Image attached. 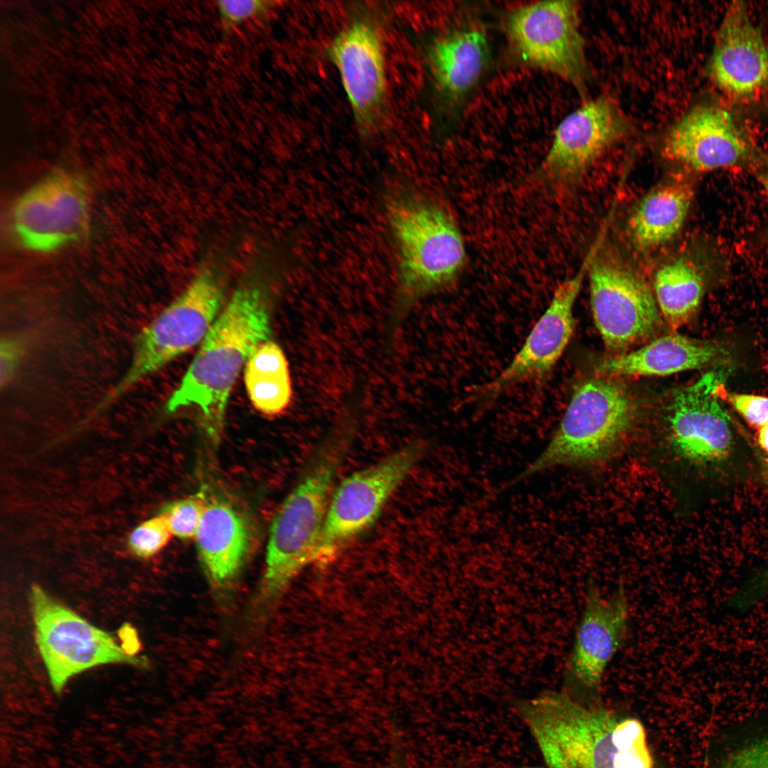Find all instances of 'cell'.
Instances as JSON below:
<instances>
[{
    "instance_id": "obj_1",
    "label": "cell",
    "mask_w": 768,
    "mask_h": 768,
    "mask_svg": "<svg viewBox=\"0 0 768 768\" xmlns=\"http://www.w3.org/2000/svg\"><path fill=\"white\" fill-rule=\"evenodd\" d=\"M515 707L548 768H656L643 724L566 692Z\"/></svg>"
},
{
    "instance_id": "obj_2",
    "label": "cell",
    "mask_w": 768,
    "mask_h": 768,
    "mask_svg": "<svg viewBox=\"0 0 768 768\" xmlns=\"http://www.w3.org/2000/svg\"><path fill=\"white\" fill-rule=\"evenodd\" d=\"M270 332L262 292L250 285L239 287L213 323L180 384L167 400L166 412L198 407L207 433L217 439L239 373L257 346L269 340Z\"/></svg>"
},
{
    "instance_id": "obj_3",
    "label": "cell",
    "mask_w": 768,
    "mask_h": 768,
    "mask_svg": "<svg viewBox=\"0 0 768 768\" xmlns=\"http://www.w3.org/2000/svg\"><path fill=\"white\" fill-rule=\"evenodd\" d=\"M348 444L339 437L324 445L276 513L264 573L250 608L255 623L266 619L293 578L315 562L330 491Z\"/></svg>"
},
{
    "instance_id": "obj_4",
    "label": "cell",
    "mask_w": 768,
    "mask_h": 768,
    "mask_svg": "<svg viewBox=\"0 0 768 768\" xmlns=\"http://www.w3.org/2000/svg\"><path fill=\"white\" fill-rule=\"evenodd\" d=\"M635 415L634 401L620 383L604 378L580 383L548 445L503 489L551 467L607 458L631 426Z\"/></svg>"
},
{
    "instance_id": "obj_5",
    "label": "cell",
    "mask_w": 768,
    "mask_h": 768,
    "mask_svg": "<svg viewBox=\"0 0 768 768\" xmlns=\"http://www.w3.org/2000/svg\"><path fill=\"white\" fill-rule=\"evenodd\" d=\"M386 206L405 297L415 299L452 284L465 264L466 252L449 213L405 191L393 194Z\"/></svg>"
},
{
    "instance_id": "obj_6",
    "label": "cell",
    "mask_w": 768,
    "mask_h": 768,
    "mask_svg": "<svg viewBox=\"0 0 768 768\" xmlns=\"http://www.w3.org/2000/svg\"><path fill=\"white\" fill-rule=\"evenodd\" d=\"M223 300L210 273L196 277L186 288L137 334L129 367L92 410L102 412L139 380L202 342Z\"/></svg>"
},
{
    "instance_id": "obj_7",
    "label": "cell",
    "mask_w": 768,
    "mask_h": 768,
    "mask_svg": "<svg viewBox=\"0 0 768 768\" xmlns=\"http://www.w3.org/2000/svg\"><path fill=\"white\" fill-rule=\"evenodd\" d=\"M602 239L587 270L590 302L604 344L616 355L654 336L662 316L646 280L618 252L602 248Z\"/></svg>"
},
{
    "instance_id": "obj_8",
    "label": "cell",
    "mask_w": 768,
    "mask_h": 768,
    "mask_svg": "<svg viewBox=\"0 0 768 768\" xmlns=\"http://www.w3.org/2000/svg\"><path fill=\"white\" fill-rule=\"evenodd\" d=\"M36 641L53 690L73 676L107 663L146 667L143 658L120 646L109 633L53 598L41 587L31 590Z\"/></svg>"
},
{
    "instance_id": "obj_9",
    "label": "cell",
    "mask_w": 768,
    "mask_h": 768,
    "mask_svg": "<svg viewBox=\"0 0 768 768\" xmlns=\"http://www.w3.org/2000/svg\"><path fill=\"white\" fill-rule=\"evenodd\" d=\"M426 449L425 442L415 441L352 473L337 486L329 501L315 562H329L375 523Z\"/></svg>"
},
{
    "instance_id": "obj_10",
    "label": "cell",
    "mask_w": 768,
    "mask_h": 768,
    "mask_svg": "<svg viewBox=\"0 0 768 768\" xmlns=\"http://www.w3.org/2000/svg\"><path fill=\"white\" fill-rule=\"evenodd\" d=\"M575 1H544L508 12L509 51L518 63L555 74L583 90L590 78Z\"/></svg>"
},
{
    "instance_id": "obj_11",
    "label": "cell",
    "mask_w": 768,
    "mask_h": 768,
    "mask_svg": "<svg viewBox=\"0 0 768 768\" xmlns=\"http://www.w3.org/2000/svg\"><path fill=\"white\" fill-rule=\"evenodd\" d=\"M663 156L694 172L742 167L757 173L767 161L722 107L697 105L667 131Z\"/></svg>"
},
{
    "instance_id": "obj_12",
    "label": "cell",
    "mask_w": 768,
    "mask_h": 768,
    "mask_svg": "<svg viewBox=\"0 0 768 768\" xmlns=\"http://www.w3.org/2000/svg\"><path fill=\"white\" fill-rule=\"evenodd\" d=\"M592 246L578 271L558 286L548 307L511 362L494 379L475 388L473 398L489 402L517 384H541L546 380L572 336L573 306L595 250Z\"/></svg>"
},
{
    "instance_id": "obj_13",
    "label": "cell",
    "mask_w": 768,
    "mask_h": 768,
    "mask_svg": "<svg viewBox=\"0 0 768 768\" xmlns=\"http://www.w3.org/2000/svg\"><path fill=\"white\" fill-rule=\"evenodd\" d=\"M88 201L82 181L57 172L25 192L13 210V227L28 249L55 250L82 238L89 222Z\"/></svg>"
},
{
    "instance_id": "obj_14",
    "label": "cell",
    "mask_w": 768,
    "mask_h": 768,
    "mask_svg": "<svg viewBox=\"0 0 768 768\" xmlns=\"http://www.w3.org/2000/svg\"><path fill=\"white\" fill-rule=\"evenodd\" d=\"M629 607L623 586L609 597L590 586L574 646L565 673V692L586 703H597L607 664L625 641Z\"/></svg>"
},
{
    "instance_id": "obj_15",
    "label": "cell",
    "mask_w": 768,
    "mask_h": 768,
    "mask_svg": "<svg viewBox=\"0 0 768 768\" xmlns=\"http://www.w3.org/2000/svg\"><path fill=\"white\" fill-rule=\"evenodd\" d=\"M721 370L708 372L678 389L670 405L672 447L678 455L694 463L721 461L732 447L729 417L718 400L725 375Z\"/></svg>"
},
{
    "instance_id": "obj_16",
    "label": "cell",
    "mask_w": 768,
    "mask_h": 768,
    "mask_svg": "<svg viewBox=\"0 0 768 768\" xmlns=\"http://www.w3.org/2000/svg\"><path fill=\"white\" fill-rule=\"evenodd\" d=\"M631 129V122L613 100L598 97L558 124L538 172L553 181L574 178Z\"/></svg>"
},
{
    "instance_id": "obj_17",
    "label": "cell",
    "mask_w": 768,
    "mask_h": 768,
    "mask_svg": "<svg viewBox=\"0 0 768 768\" xmlns=\"http://www.w3.org/2000/svg\"><path fill=\"white\" fill-rule=\"evenodd\" d=\"M709 73L721 90L737 98L750 97L768 84V46L742 2H732L725 13Z\"/></svg>"
},
{
    "instance_id": "obj_18",
    "label": "cell",
    "mask_w": 768,
    "mask_h": 768,
    "mask_svg": "<svg viewBox=\"0 0 768 768\" xmlns=\"http://www.w3.org/2000/svg\"><path fill=\"white\" fill-rule=\"evenodd\" d=\"M329 53L358 122L369 127L380 112L386 87L378 30L368 22H355L336 37Z\"/></svg>"
},
{
    "instance_id": "obj_19",
    "label": "cell",
    "mask_w": 768,
    "mask_h": 768,
    "mask_svg": "<svg viewBox=\"0 0 768 768\" xmlns=\"http://www.w3.org/2000/svg\"><path fill=\"white\" fill-rule=\"evenodd\" d=\"M194 538L213 592L218 599H227L252 547L249 519L232 503L213 498L208 501Z\"/></svg>"
},
{
    "instance_id": "obj_20",
    "label": "cell",
    "mask_w": 768,
    "mask_h": 768,
    "mask_svg": "<svg viewBox=\"0 0 768 768\" xmlns=\"http://www.w3.org/2000/svg\"><path fill=\"white\" fill-rule=\"evenodd\" d=\"M730 348L722 342L699 340L677 333L667 334L631 352L610 356L596 370L606 375L661 376L723 366L732 359Z\"/></svg>"
},
{
    "instance_id": "obj_21",
    "label": "cell",
    "mask_w": 768,
    "mask_h": 768,
    "mask_svg": "<svg viewBox=\"0 0 768 768\" xmlns=\"http://www.w3.org/2000/svg\"><path fill=\"white\" fill-rule=\"evenodd\" d=\"M694 198L688 176H669L651 188L630 213L626 230L632 245L641 250L657 247L681 230Z\"/></svg>"
},
{
    "instance_id": "obj_22",
    "label": "cell",
    "mask_w": 768,
    "mask_h": 768,
    "mask_svg": "<svg viewBox=\"0 0 768 768\" xmlns=\"http://www.w3.org/2000/svg\"><path fill=\"white\" fill-rule=\"evenodd\" d=\"M429 56L441 95L454 105L474 88L486 69L489 43L483 29L464 28L436 39Z\"/></svg>"
},
{
    "instance_id": "obj_23",
    "label": "cell",
    "mask_w": 768,
    "mask_h": 768,
    "mask_svg": "<svg viewBox=\"0 0 768 768\" xmlns=\"http://www.w3.org/2000/svg\"><path fill=\"white\" fill-rule=\"evenodd\" d=\"M680 256L662 265L654 279V294L661 315L676 331L687 324L698 311L708 275L719 260Z\"/></svg>"
},
{
    "instance_id": "obj_24",
    "label": "cell",
    "mask_w": 768,
    "mask_h": 768,
    "mask_svg": "<svg viewBox=\"0 0 768 768\" xmlns=\"http://www.w3.org/2000/svg\"><path fill=\"white\" fill-rule=\"evenodd\" d=\"M244 381L252 405L260 413L277 415L289 405L292 387L288 363L274 341L262 342L252 353L245 365Z\"/></svg>"
},
{
    "instance_id": "obj_25",
    "label": "cell",
    "mask_w": 768,
    "mask_h": 768,
    "mask_svg": "<svg viewBox=\"0 0 768 768\" xmlns=\"http://www.w3.org/2000/svg\"><path fill=\"white\" fill-rule=\"evenodd\" d=\"M206 494L198 492L167 504L161 512L174 536L194 538L208 503Z\"/></svg>"
},
{
    "instance_id": "obj_26",
    "label": "cell",
    "mask_w": 768,
    "mask_h": 768,
    "mask_svg": "<svg viewBox=\"0 0 768 768\" xmlns=\"http://www.w3.org/2000/svg\"><path fill=\"white\" fill-rule=\"evenodd\" d=\"M174 536L165 516L150 518L137 526L127 538V546L136 557L149 559L161 551Z\"/></svg>"
},
{
    "instance_id": "obj_27",
    "label": "cell",
    "mask_w": 768,
    "mask_h": 768,
    "mask_svg": "<svg viewBox=\"0 0 768 768\" xmlns=\"http://www.w3.org/2000/svg\"><path fill=\"white\" fill-rule=\"evenodd\" d=\"M274 1L266 0H220L216 2L223 35L257 17H265L273 8Z\"/></svg>"
},
{
    "instance_id": "obj_28",
    "label": "cell",
    "mask_w": 768,
    "mask_h": 768,
    "mask_svg": "<svg viewBox=\"0 0 768 768\" xmlns=\"http://www.w3.org/2000/svg\"><path fill=\"white\" fill-rule=\"evenodd\" d=\"M719 768H768V737L735 751Z\"/></svg>"
},
{
    "instance_id": "obj_29",
    "label": "cell",
    "mask_w": 768,
    "mask_h": 768,
    "mask_svg": "<svg viewBox=\"0 0 768 768\" xmlns=\"http://www.w3.org/2000/svg\"><path fill=\"white\" fill-rule=\"evenodd\" d=\"M727 398L735 410L752 425L760 428L768 425V397L729 393Z\"/></svg>"
},
{
    "instance_id": "obj_30",
    "label": "cell",
    "mask_w": 768,
    "mask_h": 768,
    "mask_svg": "<svg viewBox=\"0 0 768 768\" xmlns=\"http://www.w3.org/2000/svg\"><path fill=\"white\" fill-rule=\"evenodd\" d=\"M23 346L14 337H5L0 344V384L4 388L9 385L19 363Z\"/></svg>"
},
{
    "instance_id": "obj_31",
    "label": "cell",
    "mask_w": 768,
    "mask_h": 768,
    "mask_svg": "<svg viewBox=\"0 0 768 768\" xmlns=\"http://www.w3.org/2000/svg\"><path fill=\"white\" fill-rule=\"evenodd\" d=\"M390 768H407L405 761L403 752L398 746L395 750L393 759ZM454 768H462V766L460 764Z\"/></svg>"
},
{
    "instance_id": "obj_32",
    "label": "cell",
    "mask_w": 768,
    "mask_h": 768,
    "mask_svg": "<svg viewBox=\"0 0 768 768\" xmlns=\"http://www.w3.org/2000/svg\"><path fill=\"white\" fill-rule=\"evenodd\" d=\"M758 441L761 447L768 453V425L759 428Z\"/></svg>"
},
{
    "instance_id": "obj_33",
    "label": "cell",
    "mask_w": 768,
    "mask_h": 768,
    "mask_svg": "<svg viewBox=\"0 0 768 768\" xmlns=\"http://www.w3.org/2000/svg\"><path fill=\"white\" fill-rule=\"evenodd\" d=\"M759 177L768 199V161L767 163L757 172Z\"/></svg>"
},
{
    "instance_id": "obj_34",
    "label": "cell",
    "mask_w": 768,
    "mask_h": 768,
    "mask_svg": "<svg viewBox=\"0 0 768 768\" xmlns=\"http://www.w3.org/2000/svg\"><path fill=\"white\" fill-rule=\"evenodd\" d=\"M762 582L765 590L768 592V571L762 575Z\"/></svg>"
}]
</instances>
